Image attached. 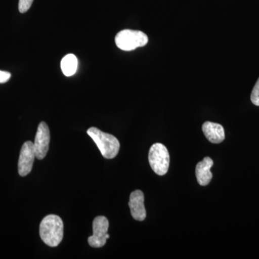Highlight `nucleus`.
Returning <instances> with one entry per match:
<instances>
[{"mask_svg": "<svg viewBox=\"0 0 259 259\" xmlns=\"http://www.w3.org/2000/svg\"><path fill=\"white\" fill-rule=\"evenodd\" d=\"M129 207L131 215L136 221H143L146 219V211L144 206V194L142 191L136 190L130 196Z\"/></svg>", "mask_w": 259, "mask_h": 259, "instance_id": "6e6552de", "label": "nucleus"}, {"mask_svg": "<svg viewBox=\"0 0 259 259\" xmlns=\"http://www.w3.org/2000/svg\"><path fill=\"white\" fill-rule=\"evenodd\" d=\"M35 156L34 144L32 141H26L22 146L18 161V173L21 177H25L31 171Z\"/></svg>", "mask_w": 259, "mask_h": 259, "instance_id": "0eeeda50", "label": "nucleus"}, {"mask_svg": "<svg viewBox=\"0 0 259 259\" xmlns=\"http://www.w3.org/2000/svg\"><path fill=\"white\" fill-rule=\"evenodd\" d=\"M148 161L156 175L159 176L166 175L170 162L169 153L166 146L160 143L153 144L148 153Z\"/></svg>", "mask_w": 259, "mask_h": 259, "instance_id": "20e7f679", "label": "nucleus"}, {"mask_svg": "<svg viewBox=\"0 0 259 259\" xmlns=\"http://www.w3.org/2000/svg\"><path fill=\"white\" fill-rule=\"evenodd\" d=\"M11 77V74L8 71L0 70V83H6Z\"/></svg>", "mask_w": 259, "mask_h": 259, "instance_id": "4468645a", "label": "nucleus"}, {"mask_svg": "<svg viewBox=\"0 0 259 259\" xmlns=\"http://www.w3.org/2000/svg\"><path fill=\"white\" fill-rule=\"evenodd\" d=\"M88 134L95 141L103 157L112 159L117 156L120 145L115 136L102 132L100 129L95 127L89 128Z\"/></svg>", "mask_w": 259, "mask_h": 259, "instance_id": "f03ea898", "label": "nucleus"}, {"mask_svg": "<svg viewBox=\"0 0 259 259\" xmlns=\"http://www.w3.org/2000/svg\"><path fill=\"white\" fill-rule=\"evenodd\" d=\"M33 0H19L18 8L20 13H25L30 10Z\"/></svg>", "mask_w": 259, "mask_h": 259, "instance_id": "ddd939ff", "label": "nucleus"}, {"mask_svg": "<svg viewBox=\"0 0 259 259\" xmlns=\"http://www.w3.org/2000/svg\"><path fill=\"white\" fill-rule=\"evenodd\" d=\"M115 40L116 45L121 50L131 51L146 46L148 37L146 33L140 30L125 29L116 35Z\"/></svg>", "mask_w": 259, "mask_h": 259, "instance_id": "7ed1b4c3", "label": "nucleus"}, {"mask_svg": "<svg viewBox=\"0 0 259 259\" xmlns=\"http://www.w3.org/2000/svg\"><path fill=\"white\" fill-rule=\"evenodd\" d=\"M50 139L49 126L45 122H40L37 127L36 136L34 141V149L37 159H44L47 156L49 151Z\"/></svg>", "mask_w": 259, "mask_h": 259, "instance_id": "423d86ee", "label": "nucleus"}, {"mask_svg": "<svg viewBox=\"0 0 259 259\" xmlns=\"http://www.w3.org/2000/svg\"><path fill=\"white\" fill-rule=\"evenodd\" d=\"M109 228V221L105 216H98L93 221V235L89 237L88 243L93 248H101L110 238L107 233Z\"/></svg>", "mask_w": 259, "mask_h": 259, "instance_id": "39448f33", "label": "nucleus"}, {"mask_svg": "<svg viewBox=\"0 0 259 259\" xmlns=\"http://www.w3.org/2000/svg\"><path fill=\"white\" fill-rule=\"evenodd\" d=\"M78 60L74 54H69L63 58L61 62V68L66 76H73L76 72Z\"/></svg>", "mask_w": 259, "mask_h": 259, "instance_id": "9b49d317", "label": "nucleus"}, {"mask_svg": "<svg viewBox=\"0 0 259 259\" xmlns=\"http://www.w3.org/2000/svg\"><path fill=\"white\" fill-rule=\"evenodd\" d=\"M202 131L207 139L212 144H221L226 138L224 128L221 124L207 121L202 125Z\"/></svg>", "mask_w": 259, "mask_h": 259, "instance_id": "1a4fd4ad", "label": "nucleus"}, {"mask_svg": "<svg viewBox=\"0 0 259 259\" xmlns=\"http://www.w3.org/2000/svg\"><path fill=\"white\" fill-rule=\"evenodd\" d=\"M250 100L255 106H259V78L252 91Z\"/></svg>", "mask_w": 259, "mask_h": 259, "instance_id": "f8f14e48", "label": "nucleus"}, {"mask_svg": "<svg viewBox=\"0 0 259 259\" xmlns=\"http://www.w3.org/2000/svg\"><path fill=\"white\" fill-rule=\"evenodd\" d=\"M39 232L46 244L51 247L58 246L64 237V223L59 216L49 214L42 219Z\"/></svg>", "mask_w": 259, "mask_h": 259, "instance_id": "f257e3e1", "label": "nucleus"}, {"mask_svg": "<svg viewBox=\"0 0 259 259\" xmlns=\"http://www.w3.org/2000/svg\"><path fill=\"white\" fill-rule=\"evenodd\" d=\"M213 166L212 158L205 157L203 161L199 162L196 166L195 174L197 182L201 186L209 185L212 178L210 168Z\"/></svg>", "mask_w": 259, "mask_h": 259, "instance_id": "9d476101", "label": "nucleus"}]
</instances>
